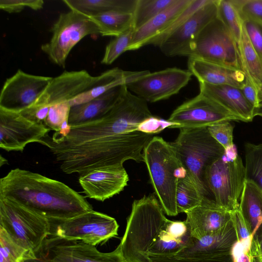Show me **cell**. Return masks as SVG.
<instances>
[{
    "label": "cell",
    "mask_w": 262,
    "mask_h": 262,
    "mask_svg": "<svg viewBox=\"0 0 262 262\" xmlns=\"http://www.w3.org/2000/svg\"><path fill=\"white\" fill-rule=\"evenodd\" d=\"M152 116L147 102L125 85L118 101L103 115L71 126L62 140L54 143L46 139L44 145L67 174L123 166L128 160L144 162L143 150L155 136L138 129Z\"/></svg>",
    "instance_id": "1"
},
{
    "label": "cell",
    "mask_w": 262,
    "mask_h": 262,
    "mask_svg": "<svg viewBox=\"0 0 262 262\" xmlns=\"http://www.w3.org/2000/svg\"><path fill=\"white\" fill-rule=\"evenodd\" d=\"M156 196L135 200L120 245L123 254L169 256L184 248L192 236L185 221L167 219Z\"/></svg>",
    "instance_id": "2"
},
{
    "label": "cell",
    "mask_w": 262,
    "mask_h": 262,
    "mask_svg": "<svg viewBox=\"0 0 262 262\" xmlns=\"http://www.w3.org/2000/svg\"><path fill=\"white\" fill-rule=\"evenodd\" d=\"M0 196L48 219H67L93 210L83 196L63 183L18 168L1 179Z\"/></svg>",
    "instance_id": "3"
},
{
    "label": "cell",
    "mask_w": 262,
    "mask_h": 262,
    "mask_svg": "<svg viewBox=\"0 0 262 262\" xmlns=\"http://www.w3.org/2000/svg\"><path fill=\"white\" fill-rule=\"evenodd\" d=\"M169 143L202 194L213 200L206 185L205 172L209 166L224 154V147L206 127L180 128L177 139Z\"/></svg>",
    "instance_id": "4"
},
{
    "label": "cell",
    "mask_w": 262,
    "mask_h": 262,
    "mask_svg": "<svg viewBox=\"0 0 262 262\" xmlns=\"http://www.w3.org/2000/svg\"><path fill=\"white\" fill-rule=\"evenodd\" d=\"M145 163L154 189L164 212L169 216L179 213L176 192L179 178L185 172L170 143L154 136L143 150Z\"/></svg>",
    "instance_id": "5"
},
{
    "label": "cell",
    "mask_w": 262,
    "mask_h": 262,
    "mask_svg": "<svg viewBox=\"0 0 262 262\" xmlns=\"http://www.w3.org/2000/svg\"><path fill=\"white\" fill-rule=\"evenodd\" d=\"M205 180L213 200L220 207L231 212L239 208L246 181L245 167L234 145L206 170Z\"/></svg>",
    "instance_id": "6"
},
{
    "label": "cell",
    "mask_w": 262,
    "mask_h": 262,
    "mask_svg": "<svg viewBox=\"0 0 262 262\" xmlns=\"http://www.w3.org/2000/svg\"><path fill=\"white\" fill-rule=\"evenodd\" d=\"M0 227L19 246L34 254L50 235L49 219L0 196Z\"/></svg>",
    "instance_id": "7"
},
{
    "label": "cell",
    "mask_w": 262,
    "mask_h": 262,
    "mask_svg": "<svg viewBox=\"0 0 262 262\" xmlns=\"http://www.w3.org/2000/svg\"><path fill=\"white\" fill-rule=\"evenodd\" d=\"M50 40L41 46L51 62L63 68L73 47L89 35L101 34L98 25L89 17L70 10L61 13L53 25Z\"/></svg>",
    "instance_id": "8"
},
{
    "label": "cell",
    "mask_w": 262,
    "mask_h": 262,
    "mask_svg": "<svg viewBox=\"0 0 262 262\" xmlns=\"http://www.w3.org/2000/svg\"><path fill=\"white\" fill-rule=\"evenodd\" d=\"M49 220V236L81 241L95 246L118 235L116 220L94 210L72 218Z\"/></svg>",
    "instance_id": "9"
},
{
    "label": "cell",
    "mask_w": 262,
    "mask_h": 262,
    "mask_svg": "<svg viewBox=\"0 0 262 262\" xmlns=\"http://www.w3.org/2000/svg\"><path fill=\"white\" fill-rule=\"evenodd\" d=\"M189 57L243 71L237 43L218 16L201 32Z\"/></svg>",
    "instance_id": "10"
},
{
    "label": "cell",
    "mask_w": 262,
    "mask_h": 262,
    "mask_svg": "<svg viewBox=\"0 0 262 262\" xmlns=\"http://www.w3.org/2000/svg\"><path fill=\"white\" fill-rule=\"evenodd\" d=\"M34 254L55 262H126L120 244L114 251L103 253L83 241L53 236H49Z\"/></svg>",
    "instance_id": "11"
},
{
    "label": "cell",
    "mask_w": 262,
    "mask_h": 262,
    "mask_svg": "<svg viewBox=\"0 0 262 262\" xmlns=\"http://www.w3.org/2000/svg\"><path fill=\"white\" fill-rule=\"evenodd\" d=\"M192 75L188 70L169 68L146 73L126 85L132 93L149 102L167 99L186 86Z\"/></svg>",
    "instance_id": "12"
},
{
    "label": "cell",
    "mask_w": 262,
    "mask_h": 262,
    "mask_svg": "<svg viewBox=\"0 0 262 262\" xmlns=\"http://www.w3.org/2000/svg\"><path fill=\"white\" fill-rule=\"evenodd\" d=\"M241 121L209 96L199 94L178 106L167 121L172 127H208L223 121Z\"/></svg>",
    "instance_id": "13"
},
{
    "label": "cell",
    "mask_w": 262,
    "mask_h": 262,
    "mask_svg": "<svg viewBox=\"0 0 262 262\" xmlns=\"http://www.w3.org/2000/svg\"><path fill=\"white\" fill-rule=\"evenodd\" d=\"M52 79L18 70L3 85L0 95V108L21 112L34 106Z\"/></svg>",
    "instance_id": "14"
},
{
    "label": "cell",
    "mask_w": 262,
    "mask_h": 262,
    "mask_svg": "<svg viewBox=\"0 0 262 262\" xmlns=\"http://www.w3.org/2000/svg\"><path fill=\"white\" fill-rule=\"evenodd\" d=\"M219 0H211L192 15L158 46L166 56L189 57L202 30L217 16Z\"/></svg>",
    "instance_id": "15"
},
{
    "label": "cell",
    "mask_w": 262,
    "mask_h": 262,
    "mask_svg": "<svg viewBox=\"0 0 262 262\" xmlns=\"http://www.w3.org/2000/svg\"><path fill=\"white\" fill-rule=\"evenodd\" d=\"M50 130L19 112L0 108V147L7 151H23L30 143L42 144Z\"/></svg>",
    "instance_id": "16"
},
{
    "label": "cell",
    "mask_w": 262,
    "mask_h": 262,
    "mask_svg": "<svg viewBox=\"0 0 262 262\" xmlns=\"http://www.w3.org/2000/svg\"><path fill=\"white\" fill-rule=\"evenodd\" d=\"M128 180L123 166L96 168L80 174L79 178L86 197L102 202L122 191Z\"/></svg>",
    "instance_id": "17"
},
{
    "label": "cell",
    "mask_w": 262,
    "mask_h": 262,
    "mask_svg": "<svg viewBox=\"0 0 262 262\" xmlns=\"http://www.w3.org/2000/svg\"><path fill=\"white\" fill-rule=\"evenodd\" d=\"M238 239L232 220L222 229L201 238L191 237L188 245L177 254L180 258H211L232 254ZM170 256V255H169Z\"/></svg>",
    "instance_id": "18"
},
{
    "label": "cell",
    "mask_w": 262,
    "mask_h": 262,
    "mask_svg": "<svg viewBox=\"0 0 262 262\" xmlns=\"http://www.w3.org/2000/svg\"><path fill=\"white\" fill-rule=\"evenodd\" d=\"M94 77L86 70L65 71L53 78L34 106L50 107L55 104L69 102L88 89Z\"/></svg>",
    "instance_id": "19"
},
{
    "label": "cell",
    "mask_w": 262,
    "mask_h": 262,
    "mask_svg": "<svg viewBox=\"0 0 262 262\" xmlns=\"http://www.w3.org/2000/svg\"><path fill=\"white\" fill-rule=\"evenodd\" d=\"M185 213V221L191 236L198 239L223 228L231 220L232 215V212L220 207L214 200L206 197Z\"/></svg>",
    "instance_id": "20"
},
{
    "label": "cell",
    "mask_w": 262,
    "mask_h": 262,
    "mask_svg": "<svg viewBox=\"0 0 262 262\" xmlns=\"http://www.w3.org/2000/svg\"><path fill=\"white\" fill-rule=\"evenodd\" d=\"M238 209L252 235L251 253L254 257L262 240V190L246 180Z\"/></svg>",
    "instance_id": "21"
},
{
    "label": "cell",
    "mask_w": 262,
    "mask_h": 262,
    "mask_svg": "<svg viewBox=\"0 0 262 262\" xmlns=\"http://www.w3.org/2000/svg\"><path fill=\"white\" fill-rule=\"evenodd\" d=\"M200 92L221 105L241 121L250 122L255 107L246 99L241 89L230 85H212L199 82Z\"/></svg>",
    "instance_id": "22"
},
{
    "label": "cell",
    "mask_w": 262,
    "mask_h": 262,
    "mask_svg": "<svg viewBox=\"0 0 262 262\" xmlns=\"http://www.w3.org/2000/svg\"><path fill=\"white\" fill-rule=\"evenodd\" d=\"M188 70L198 80L212 85H230L242 89L246 81L243 71L210 62L199 58L189 57Z\"/></svg>",
    "instance_id": "23"
},
{
    "label": "cell",
    "mask_w": 262,
    "mask_h": 262,
    "mask_svg": "<svg viewBox=\"0 0 262 262\" xmlns=\"http://www.w3.org/2000/svg\"><path fill=\"white\" fill-rule=\"evenodd\" d=\"M192 0H177L147 23L134 31L126 51L138 50L149 42L167 29L188 6Z\"/></svg>",
    "instance_id": "24"
},
{
    "label": "cell",
    "mask_w": 262,
    "mask_h": 262,
    "mask_svg": "<svg viewBox=\"0 0 262 262\" xmlns=\"http://www.w3.org/2000/svg\"><path fill=\"white\" fill-rule=\"evenodd\" d=\"M147 71H128L118 68L108 70L94 76L88 89L70 100V104L72 107L88 102L115 87L126 85Z\"/></svg>",
    "instance_id": "25"
},
{
    "label": "cell",
    "mask_w": 262,
    "mask_h": 262,
    "mask_svg": "<svg viewBox=\"0 0 262 262\" xmlns=\"http://www.w3.org/2000/svg\"><path fill=\"white\" fill-rule=\"evenodd\" d=\"M125 85L115 87L88 102L72 106L69 125L71 126L81 124L103 115L118 101Z\"/></svg>",
    "instance_id": "26"
},
{
    "label": "cell",
    "mask_w": 262,
    "mask_h": 262,
    "mask_svg": "<svg viewBox=\"0 0 262 262\" xmlns=\"http://www.w3.org/2000/svg\"><path fill=\"white\" fill-rule=\"evenodd\" d=\"M237 46L242 70L255 89L260 102L262 101V59L252 46L243 23Z\"/></svg>",
    "instance_id": "27"
},
{
    "label": "cell",
    "mask_w": 262,
    "mask_h": 262,
    "mask_svg": "<svg viewBox=\"0 0 262 262\" xmlns=\"http://www.w3.org/2000/svg\"><path fill=\"white\" fill-rule=\"evenodd\" d=\"M137 0H63L70 9L89 17L112 11L134 13Z\"/></svg>",
    "instance_id": "28"
},
{
    "label": "cell",
    "mask_w": 262,
    "mask_h": 262,
    "mask_svg": "<svg viewBox=\"0 0 262 262\" xmlns=\"http://www.w3.org/2000/svg\"><path fill=\"white\" fill-rule=\"evenodd\" d=\"M90 18L98 25L102 36L116 37L134 28L132 13L112 11Z\"/></svg>",
    "instance_id": "29"
},
{
    "label": "cell",
    "mask_w": 262,
    "mask_h": 262,
    "mask_svg": "<svg viewBox=\"0 0 262 262\" xmlns=\"http://www.w3.org/2000/svg\"><path fill=\"white\" fill-rule=\"evenodd\" d=\"M205 196L186 171L179 178L176 203L178 213L186 212L198 206Z\"/></svg>",
    "instance_id": "30"
},
{
    "label": "cell",
    "mask_w": 262,
    "mask_h": 262,
    "mask_svg": "<svg viewBox=\"0 0 262 262\" xmlns=\"http://www.w3.org/2000/svg\"><path fill=\"white\" fill-rule=\"evenodd\" d=\"M177 0H137L134 12V28L136 30L163 11Z\"/></svg>",
    "instance_id": "31"
},
{
    "label": "cell",
    "mask_w": 262,
    "mask_h": 262,
    "mask_svg": "<svg viewBox=\"0 0 262 262\" xmlns=\"http://www.w3.org/2000/svg\"><path fill=\"white\" fill-rule=\"evenodd\" d=\"M246 180L251 181L262 190V143L245 145Z\"/></svg>",
    "instance_id": "32"
},
{
    "label": "cell",
    "mask_w": 262,
    "mask_h": 262,
    "mask_svg": "<svg viewBox=\"0 0 262 262\" xmlns=\"http://www.w3.org/2000/svg\"><path fill=\"white\" fill-rule=\"evenodd\" d=\"M217 16L238 43L242 34L243 21L233 0H219Z\"/></svg>",
    "instance_id": "33"
},
{
    "label": "cell",
    "mask_w": 262,
    "mask_h": 262,
    "mask_svg": "<svg viewBox=\"0 0 262 262\" xmlns=\"http://www.w3.org/2000/svg\"><path fill=\"white\" fill-rule=\"evenodd\" d=\"M30 254H33L14 242L0 227V262H21Z\"/></svg>",
    "instance_id": "34"
},
{
    "label": "cell",
    "mask_w": 262,
    "mask_h": 262,
    "mask_svg": "<svg viewBox=\"0 0 262 262\" xmlns=\"http://www.w3.org/2000/svg\"><path fill=\"white\" fill-rule=\"evenodd\" d=\"M135 30L132 28L115 37L106 46L101 63L111 64L126 51Z\"/></svg>",
    "instance_id": "35"
},
{
    "label": "cell",
    "mask_w": 262,
    "mask_h": 262,
    "mask_svg": "<svg viewBox=\"0 0 262 262\" xmlns=\"http://www.w3.org/2000/svg\"><path fill=\"white\" fill-rule=\"evenodd\" d=\"M211 0H192L188 6L174 19L163 32L153 39L149 45L158 47L159 44L168 36L178 28L191 15Z\"/></svg>",
    "instance_id": "36"
},
{
    "label": "cell",
    "mask_w": 262,
    "mask_h": 262,
    "mask_svg": "<svg viewBox=\"0 0 262 262\" xmlns=\"http://www.w3.org/2000/svg\"><path fill=\"white\" fill-rule=\"evenodd\" d=\"M71 108L69 102L57 103L50 106L45 124L50 130L58 131L62 124L68 121Z\"/></svg>",
    "instance_id": "37"
},
{
    "label": "cell",
    "mask_w": 262,
    "mask_h": 262,
    "mask_svg": "<svg viewBox=\"0 0 262 262\" xmlns=\"http://www.w3.org/2000/svg\"><path fill=\"white\" fill-rule=\"evenodd\" d=\"M211 136L225 149L234 146L233 142V126L230 121H223L207 127Z\"/></svg>",
    "instance_id": "38"
},
{
    "label": "cell",
    "mask_w": 262,
    "mask_h": 262,
    "mask_svg": "<svg viewBox=\"0 0 262 262\" xmlns=\"http://www.w3.org/2000/svg\"><path fill=\"white\" fill-rule=\"evenodd\" d=\"M241 17L252 46L262 59V23L249 17Z\"/></svg>",
    "instance_id": "39"
},
{
    "label": "cell",
    "mask_w": 262,
    "mask_h": 262,
    "mask_svg": "<svg viewBox=\"0 0 262 262\" xmlns=\"http://www.w3.org/2000/svg\"><path fill=\"white\" fill-rule=\"evenodd\" d=\"M241 17H246L262 23V0H233Z\"/></svg>",
    "instance_id": "40"
},
{
    "label": "cell",
    "mask_w": 262,
    "mask_h": 262,
    "mask_svg": "<svg viewBox=\"0 0 262 262\" xmlns=\"http://www.w3.org/2000/svg\"><path fill=\"white\" fill-rule=\"evenodd\" d=\"M42 0H1L0 9L8 13H19L25 8L37 11L43 8Z\"/></svg>",
    "instance_id": "41"
},
{
    "label": "cell",
    "mask_w": 262,
    "mask_h": 262,
    "mask_svg": "<svg viewBox=\"0 0 262 262\" xmlns=\"http://www.w3.org/2000/svg\"><path fill=\"white\" fill-rule=\"evenodd\" d=\"M153 262H235L232 254L211 258H180L170 256H148Z\"/></svg>",
    "instance_id": "42"
},
{
    "label": "cell",
    "mask_w": 262,
    "mask_h": 262,
    "mask_svg": "<svg viewBox=\"0 0 262 262\" xmlns=\"http://www.w3.org/2000/svg\"><path fill=\"white\" fill-rule=\"evenodd\" d=\"M231 220L236 233L237 242L246 243L251 246V234L238 209L232 212Z\"/></svg>",
    "instance_id": "43"
},
{
    "label": "cell",
    "mask_w": 262,
    "mask_h": 262,
    "mask_svg": "<svg viewBox=\"0 0 262 262\" xmlns=\"http://www.w3.org/2000/svg\"><path fill=\"white\" fill-rule=\"evenodd\" d=\"M173 124L152 116L143 121L139 126L138 131L153 134H157L167 127H172Z\"/></svg>",
    "instance_id": "44"
},
{
    "label": "cell",
    "mask_w": 262,
    "mask_h": 262,
    "mask_svg": "<svg viewBox=\"0 0 262 262\" xmlns=\"http://www.w3.org/2000/svg\"><path fill=\"white\" fill-rule=\"evenodd\" d=\"M241 91L247 101L255 108L258 107L260 103L257 92L250 82L246 77V81Z\"/></svg>",
    "instance_id": "45"
},
{
    "label": "cell",
    "mask_w": 262,
    "mask_h": 262,
    "mask_svg": "<svg viewBox=\"0 0 262 262\" xmlns=\"http://www.w3.org/2000/svg\"><path fill=\"white\" fill-rule=\"evenodd\" d=\"M123 255L126 262H153L147 254L143 253H129Z\"/></svg>",
    "instance_id": "46"
},
{
    "label": "cell",
    "mask_w": 262,
    "mask_h": 262,
    "mask_svg": "<svg viewBox=\"0 0 262 262\" xmlns=\"http://www.w3.org/2000/svg\"><path fill=\"white\" fill-rule=\"evenodd\" d=\"M21 262H55L42 258L36 257L34 254H30L26 257Z\"/></svg>",
    "instance_id": "47"
},
{
    "label": "cell",
    "mask_w": 262,
    "mask_h": 262,
    "mask_svg": "<svg viewBox=\"0 0 262 262\" xmlns=\"http://www.w3.org/2000/svg\"><path fill=\"white\" fill-rule=\"evenodd\" d=\"M254 257H257L260 262H262V240L258 245Z\"/></svg>",
    "instance_id": "48"
},
{
    "label": "cell",
    "mask_w": 262,
    "mask_h": 262,
    "mask_svg": "<svg viewBox=\"0 0 262 262\" xmlns=\"http://www.w3.org/2000/svg\"><path fill=\"white\" fill-rule=\"evenodd\" d=\"M254 116H259L262 117V101L260 102L258 107L255 108Z\"/></svg>",
    "instance_id": "49"
},
{
    "label": "cell",
    "mask_w": 262,
    "mask_h": 262,
    "mask_svg": "<svg viewBox=\"0 0 262 262\" xmlns=\"http://www.w3.org/2000/svg\"><path fill=\"white\" fill-rule=\"evenodd\" d=\"M253 262H260L257 257H254Z\"/></svg>",
    "instance_id": "50"
},
{
    "label": "cell",
    "mask_w": 262,
    "mask_h": 262,
    "mask_svg": "<svg viewBox=\"0 0 262 262\" xmlns=\"http://www.w3.org/2000/svg\"></svg>",
    "instance_id": "51"
}]
</instances>
